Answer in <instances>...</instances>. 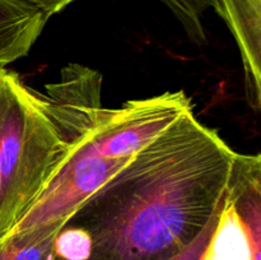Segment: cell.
Returning <instances> with one entry per match:
<instances>
[{
    "instance_id": "obj_12",
    "label": "cell",
    "mask_w": 261,
    "mask_h": 260,
    "mask_svg": "<svg viewBox=\"0 0 261 260\" xmlns=\"http://www.w3.org/2000/svg\"><path fill=\"white\" fill-rule=\"evenodd\" d=\"M20 2L27 3V4L42 10L51 17V15L60 13L75 0H20Z\"/></svg>"
},
{
    "instance_id": "obj_5",
    "label": "cell",
    "mask_w": 261,
    "mask_h": 260,
    "mask_svg": "<svg viewBox=\"0 0 261 260\" xmlns=\"http://www.w3.org/2000/svg\"><path fill=\"white\" fill-rule=\"evenodd\" d=\"M102 76L98 71L79 64L61 70L60 81L48 84L42 94L47 111L64 139L73 145L101 115Z\"/></svg>"
},
{
    "instance_id": "obj_6",
    "label": "cell",
    "mask_w": 261,
    "mask_h": 260,
    "mask_svg": "<svg viewBox=\"0 0 261 260\" xmlns=\"http://www.w3.org/2000/svg\"><path fill=\"white\" fill-rule=\"evenodd\" d=\"M218 15L227 23L244 64L250 106L261 107V0H218Z\"/></svg>"
},
{
    "instance_id": "obj_2",
    "label": "cell",
    "mask_w": 261,
    "mask_h": 260,
    "mask_svg": "<svg viewBox=\"0 0 261 260\" xmlns=\"http://www.w3.org/2000/svg\"><path fill=\"white\" fill-rule=\"evenodd\" d=\"M71 148L42 94L0 68V240L37 203Z\"/></svg>"
},
{
    "instance_id": "obj_11",
    "label": "cell",
    "mask_w": 261,
    "mask_h": 260,
    "mask_svg": "<svg viewBox=\"0 0 261 260\" xmlns=\"http://www.w3.org/2000/svg\"><path fill=\"white\" fill-rule=\"evenodd\" d=\"M222 203H223V201H222ZM221 208H222V204L221 206L214 212L213 216L211 217L208 223L205 224V227L199 232L198 236H196L195 239H194L193 241H191L190 244L182 250V251H180L178 254H176L175 256L170 257V259L167 260H199L200 259L201 252H203L204 247H205L206 242H208L209 237H211L212 232H213L214 227H216L217 219H218Z\"/></svg>"
},
{
    "instance_id": "obj_1",
    "label": "cell",
    "mask_w": 261,
    "mask_h": 260,
    "mask_svg": "<svg viewBox=\"0 0 261 260\" xmlns=\"http://www.w3.org/2000/svg\"><path fill=\"white\" fill-rule=\"evenodd\" d=\"M234 154L194 111L180 117L69 219L91 239L88 260H167L182 251L221 206Z\"/></svg>"
},
{
    "instance_id": "obj_4",
    "label": "cell",
    "mask_w": 261,
    "mask_h": 260,
    "mask_svg": "<svg viewBox=\"0 0 261 260\" xmlns=\"http://www.w3.org/2000/svg\"><path fill=\"white\" fill-rule=\"evenodd\" d=\"M132 158L109 160L89 154L73 145L68 162L59 171L37 203L10 232L50 224L65 227L82 204L114 177Z\"/></svg>"
},
{
    "instance_id": "obj_10",
    "label": "cell",
    "mask_w": 261,
    "mask_h": 260,
    "mask_svg": "<svg viewBox=\"0 0 261 260\" xmlns=\"http://www.w3.org/2000/svg\"><path fill=\"white\" fill-rule=\"evenodd\" d=\"M173 13L188 37L198 46L206 43L203 17L206 10L218 12V0H160Z\"/></svg>"
},
{
    "instance_id": "obj_7",
    "label": "cell",
    "mask_w": 261,
    "mask_h": 260,
    "mask_svg": "<svg viewBox=\"0 0 261 260\" xmlns=\"http://www.w3.org/2000/svg\"><path fill=\"white\" fill-rule=\"evenodd\" d=\"M50 15L20 0H0V68L28 55Z\"/></svg>"
},
{
    "instance_id": "obj_9",
    "label": "cell",
    "mask_w": 261,
    "mask_h": 260,
    "mask_svg": "<svg viewBox=\"0 0 261 260\" xmlns=\"http://www.w3.org/2000/svg\"><path fill=\"white\" fill-rule=\"evenodd\" d=\"M60 224L9 232L0 240V260H48Z\"/></svg>"
},
{
    "instance_id": "obj_8",
    "label": "cell",
    "mask_w": 261,
    "mask_h": 260,
    "mask_svg": "<svg viewBox=\"0 0 261 260\" xmlns=\"http://www.w3.org/2000/svg\"><path fill=\"white\" fill-rule=\"evenodd\" d=\"M199 260H261V244L252 239L226 194L216 227Z\"/></svg>"
},
{
    "instance_id": "obj_3",
    "label": "cell",
    "mask_w": 261,
    "mask_h": 260,
    "mask_svg": "<svg viewBox=\"0 0 261 260\" xmlns=\"http://www.w3.org/2000/svg\"><path fill=\"white\" fill-rule=\"evenodd\" d=\"M190 111L193 103L184 91L127 101L120 109L103 107L96 124L74 144L102 158H130Z\"/></svg>"
}]
</instances>
